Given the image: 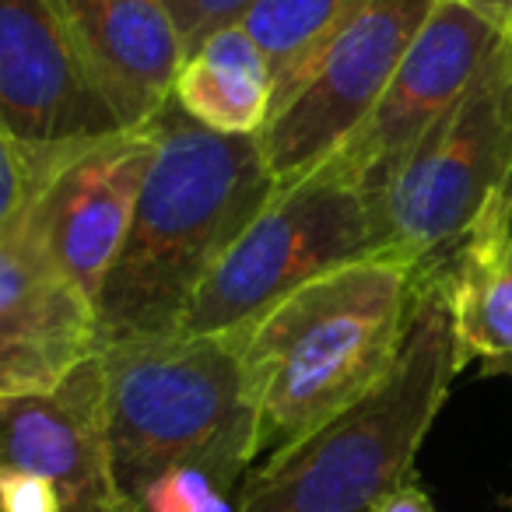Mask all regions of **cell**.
<instances>
[{"label":"cell","instance_id":"obj_1","mask_svg":"<svg viewBox=\"0 0 512 512\" xmlns=\"http://www.w3.org/2000/svg\"><path fill=\"white\" fill-rule=\"evenodd\" d=\"M151 123L155 158L95 302L102 348L176 334L204 278L278 190L256 137L214 134L172 99Z\"/></svg>","mask_w":512,"mask_h":512},{"label":"cell","instance_id":"obj_2","mask_svg":"<svg viewBox=\"0 0 512 512\" xmlns=\"http://www.w3.org/2000/svg\"><path fill=\"white\" fill-rule=\"evenodd\" d=\"M418 278L404 260L365 256L235 330L256 456L306 439L386 376L411 323Z\"/></svg>","mask_w":512,"mask_h":512},{"label":"cell","instance_id":"obj_3","mask_svg":"<svg viewBox=\"0 0 512 512\" xmlns=\"http://www.w3.org/2000/svg\"><path fill=\"white\" fill-rule=\"evenodd\" d=\"M439 264L414 292L404 344L386 376L316 432L249 470L235 512H372L414 477V460L463 372Z\"/></svg>","mask_w":512,"mask_h":512},{"label":"cell","instance_id":"obj_4","mask_svg":"<svg viewBox=\"0 0 512 512\" xmlns=\"http://www.w3.org/2000/svg\"><path fill=\"white\" fill-rule=\"evenodd\" d=\"M106 439L116 495L197 467L228 495L256 460V418L232 334H148L102 348Z\"/></svg>","mask_w":512,"mask_h":512},{"label":"cell","instance_id":"obj_5","mask_svg":"<svg viewBox=\"0 0 512 512\" xmlns=\"http://www.w3.org/2000/svg\"><path fill=\"white\" fill-rule=\"evenodd\" d=\"M509 172L512 29L376 197V256H393L418 271L446 260Z\"/></svg>","mask_w":512,"mask_h":512},{"label":"cell","instance_id":"obj_6","mask_svg":"<svg viewBox=\"0 0 512 512\" xmlns=\"http://www.w3.org/2000/svg\"><path fill=\"white\" fill-rule=\"evenodd\" d=\"M376 256L372 200L337 162L278 186L179 320V334L225 337L323 274Z\"/></svg>","mask_w":512,"mask_h":512},{"label":"cell","instance_id":"obj_7","mask_svg":"<svg viewBox=\"0 0 512 512\" xmlns=\"http://www.w3.org/2000/svg\"><path fill=\"white\" fill-rule=\"evenodd\" d=\"M435 4L369 0L274 81L271 116L256 134L274 183L309 176L362 127Z\"/></svg>","mask_w":512,"mask_h":512},{"label":"cell","instance_id":"obj_8","mask_svg":"<svg viewBox=\"0 0 512 512\" xmlns=\"http://www.w3.org/2000/svg\"><path fill=\"white\" fill-rule=\"evenodd\" d=\"M505 32L460 0H439L365 123L330 155L376 204L432 123L467 92Z\"/></svg>","mask_w":512,"mask_h":512},{"label":"cell","instance_id":"obj_9","mask_svg":"<svg viewBox=\"0 0 512 512\" xmlns=\"http://www.w3.org/2000/svg\"><path fill=\"white\" fill-rule=\"evenodd\" d=\"M155 141V123H144L78 148L18 221L46 260L92 302H99L127 242Z\"/></svg>","mask_w":512,"mask_h":512},{"label":"cell","instance_id":"obj_10","mask_svg":"<svg viewBox=\"0 0 512 512\" xmlns=\"http://www.w3.org/2000/svg\"><path fill=\"white\" fill-rule=\"evenodd\" d=\"M0 123L18 144L46 155L127 130L50 0H0Z\"/></svg>","mask_w":512,"mask_h":512},{"label":"cell","instance_id":"obj_11","mask_svg":"<svg viewBox=\"0 0 512 512\" xmlns=\"http://www.w3.org/2000/svg\"><path fill=\"white\" fill-rule=\"evenodd\" d=\"M0 470L50 481L64 498V512L116 509L102 351L53 390L0 397Z\"/></svg>","mask_w":512,"mask_h":512},{"label":"cell","instance_id":"obj_12","mask_svg":"<svg viewBox=\"0 0 512 512\" xmlns=\"http://www.w3.org/2000/svg\"><path fill=\"white\" fill-rule=\"evenodd\" d=\"M99 351L95 302L22 225L0 232V397L53 390Z\"/></svg>","mask_w":512,"mask_h":512},{"label":"cell","instance_id":"obj_13","mask_svg":"<svg viewBox=\"0 0 512 512\" xmlns=\"http://www.w3.org/2000/svg\"><path fill=\"white\" fill-rule=\"evenodd\" d=\"M50 8L123 127L155 120L186 60L162 0H50Z\"/></svg>","mask_w":512,"mask_h":512},{"label":"cell","instance_id":"obj_14","mask_svg":"<svg viewBox=\"0 0 512 512\" xmlns=\"http://www.w3.org/2000/svg\"><path fill=\"white\" fill-rule=\"evenodd\" d=\"M463 362H512V228L502 190L439 260Z\"/></svg>","mask_w":512,"mask_h":512},{"label":"cell","instance_id":"obj_15","mask_svg":"<svg viewBox=\"0 0 512 512\" xmlns=\"http://www.w3.org/2000/svg\"><path fill=\"white\" fill-rule=\"evenodd\" d=\"M172 102L193 123L225 137H256L274 102V71L246 25L235 22L186 53Z\"/></svg>","mask_w":512,"mask_h":512},{"label":"cell","instance_id":"obj_16","mask_svg":"<svg viewBox=\"0 0 512 512\" xmlns=\"http://www.w3.org/2000/svg\"><path fill=\"white\" fill-rule=\"evenodd\" d=\"M369 0H256L242 25L271 60L274 81Z\"/></svg>","mask_w":512,"mask_h":512},{"label":"cell","instance_id":"obj_17","mask_svg":"<svg viewBox=\"0 0 512 512\" xmlns=\"http://www.w3.org/2000/svg\"><path fill=\"white\" fill-rule=\"evenodd\" d=\"M74 151H64V155L32 151L25 144H18L0 123V232H11L29 214V207L36 204V197L50 183V176Z\"/></svg>","mask_w":512,"mask_h":512},{"label":"cell","instance_id":"obj_18","mask_svg":"<svg viewBox=\"0 0 512 512\" xmlns=\"http://www.w3.org/2000/svg\"><path fill=\"white\" fill-rule=\"evenodd\" d=\"M144 512H235L228 495L197 467L165 470L137 498Z\"/></svg>","mask_w":512,"mask_h":512},{"label":"cell","instance_id":"obj_19","mask_svg":"<svg viewBox=\"0 0 512 512\" xmlns=\"http://www.w3.org/2000/svg\"><path fill=\"white\" fill-rule=\"evenodd\" d=\"M162 4L172 22H176V32L183 39L186 53H190L218 29L242 22L256 0H162Z\"/></svg>","mask_w":512,"mask_h":512},{"label":"cell","instance_id":"obj_20","mask_svg":"<svg viewBox=\"0 0 512 512\" xmlns=\"http://www.w3.org/2000/svg\"><path fill=\"white\" fill-rule=\"evenodd\" d=\"M0 512H64V498L43 477L0 470Z\"/></svg>","mask_w":512,"mask_h":512},{"label":"cell","instance_id":"obj_21","mask_svg":"<svg viewBox=\"0 0 512 512\" xmlns=\"http://www.w3.org/2000/svg\"><path fill=\"white\" fill-rule=\"evenodd\" d=\"M372 512H435V502L428 498V491L421 488L418 477H407L400 488H393L390 495H383Z\"/></svg>","mask_w":512,"mask_h":512},{"label":"cell","instance_id":"obj_22","mask_svg":"<svg viewBox=\"0 0 512 512\" xmlns=\"http://www.w3.org/2000/svg\"><path fill=\"white\" fill-rule=\"evenodd\" d=\"M467 8H474L477 15H484L488 22H495L502 32L512 29V0H460Z\"/></svg>","mask_w":512,"mask_h":512},{"label":"cell","instance_id":"obj_23","mask_svg":"<svg viewBox=\"0 0 512 512\" xmlns=\"http://www.w3.org/2000/svg\"><path fill=\"white\" fill-rule=\"evenodd\" d=\"M502 200H505V214H509V228H512V172H509V179H505V186H502Z\"/></svg>","mask_w":512,"mask_h":512},{"label":"cell","instance_id":"obj_24","mask_svg":"<svg viewBox=\"0 0 512 512\" xmlns=\"http://www.w3.org/2000/svg\"><path fill=\"white\" fill-rule=\"evenodd\" d=\"M113 512H144V509H141V505H137V502H127V498H120Z\"/></svg>","mask_w":512,"mask_h":512}]
</instances>
